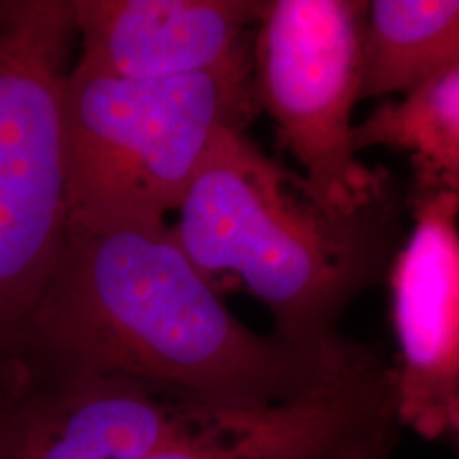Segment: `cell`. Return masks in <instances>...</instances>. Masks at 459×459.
I'll return each instance as SVG.
<instances>
[{
  "label": "cell",
  "instance_id": "277c9868",
  "mask_svg": "<svg viewBox=\"0 0 459 459\" xmlns=\"http://www.w3.org/2000/svg\"><path fill=\"white\" fill-rule=\"evenodd\" d=\"M71 0H0V364L20 349L68 234Z\"/></svg>",
  "mask_w": 459,
  "mask_h": 459
},
{
  "label": "cell",
  "instance_id": "6da1fadb",
  "mask_svg": "<svg viewBox=\"0 0 459 459\" xmlns=\"http://www.w3.org/2000/svg\"><path fill=\"white\" fill-rule=\"evenodd\" d=\"M20 349L230 409L308 398L378 364L353 342L311 351L251 330L169 223L68 230Z\"/></svg>",
  "mask_w": 459,
  "mask_h": 459
},
{
  "label": "cell",
  "instance_id": "3957f363",
  "mask_svg": "<svg viewBox=\"0 0 459 459\" xmlns=\"http://www.w3.org/2000/svg\"><path fill=\"white\" fill-rule=\"evenodd\" d=\"M251 62L181 79L73 65L65 88L68 230L164 226L221 132L254 115Z\"/></svg>",
  "mask_w": 459,
  "mask_h": 459
},
{
  "label": "cell",
  "instance_id": "9c48e42d",
  "mask_svg": "<svg viewBox=\"0 0 459 459\" xmlns=\"http://www.w3.org/2000/svg\"><path fill=\"white\" fill-rule=\"evenodd\" d=\"M459 65V0L368 3L361 100L402 99Z\"/></svg>",
  "mask_w": 459,
  "mask_h": 459
},
{
  "label": "cell",
  "instance_id": "8992f818",
  "mask_svg": "<svg viewBox=\"0 0 459 459\" xmlns=\"http://www.w3.org/2000/svg\"><path fill=\"white\" fill-rule=\"evenodd\" d=\"M221 409L17 349L0 364V459H145Z\"/></svg>",
  "mask_w": 459,
  "mask_h": 459
},
{
  "label": "cell",
  "instance_id": "30bf717a",
  "mask_svg": "<svg viewBox=\"0 0 459 459\" xmlns=\"http://www.w3.org/2000/svg\"><path fill=\"white\" fill-rule=\"evenodd\" d=\"M358 152L387 147L406 153L412 187L459 192V65L355 124Z\"/></svg>",
  "mask_w": 459,
  "mask_h": 459
},
{
  "label": "cell",
  "instance_id": "5b68a950",
  "mask_svg": "<svg viewBox=\"0 0 459 459\" xmlns=\"http://www.w3.org/2000/svg\"><path fill=\"white\" fill-rule=\"evenodd\" d=\"M366 13V0H264L251 45L255 108L319 203L347 215L398 198L389 172L361 162L353 141Z\"/></svg>",
  "mask_w": 459,
  "mask_h": 459
},
{
  "label": "cell",
  "instance_id": "7a4b0ae2",
  "mask_svg": "<svg viewBox=\"0 0 459 459\" xmlns=\"http://www.w3.org/2000/svg\"><path fill=\"white\" fill-rule=\"evenodd\" d=\"M175 213L169 228L198 273L215 287L238 279L268 308L274 334L311 351L347 347L344 311L400 249L398 198L332 211L240 128L217 136Z\"/></svg>",
  "mask_w": 459,
  "mask_h": 459
},
{
  "label": "cell",
  "instance_id": "ba28073f",
  "mask_svg": "<svg viewBox=\"0 0 459 459\" xmlns=\"http://www.w3.org/2000/svg\"><path fill=\"white\" fill-rule=\"evenodd\" d=\"M264 0H71L74 65L124 79H181L251 62Z\"/></svg>",
  "mask_w": 459,
  "mask_h": 459
},
{
  "label": "cell",
  "instance_id": "52a82bcc",
  "mask_svg": "<svg viewBox=\"0 0 459 459\" xmlns=\"http://www.w3.org/2000/svg\"><path fill=\"white\" fill-rule=\"evenodd\" d=\"M412 226L389 266L400 429L459 457V192L412 187Z\"/></svg>",
  "mask_w": 459,
  "mask_h": 459
}]
</instances>
